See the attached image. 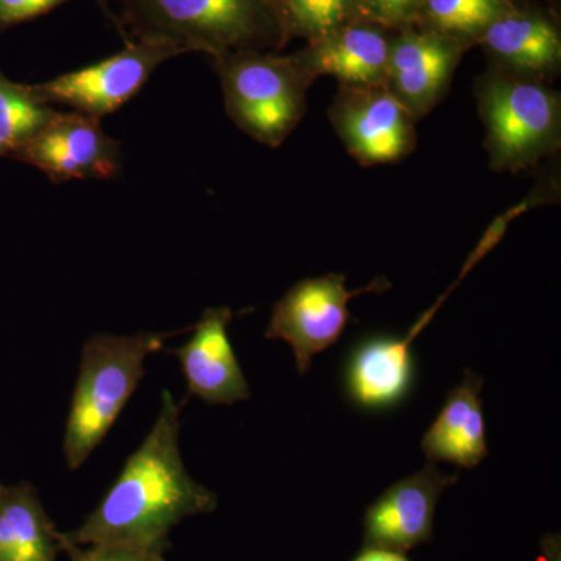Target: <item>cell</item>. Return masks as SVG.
<instances>
[{"label":"cell","mask_w":561,"mask_h":561,"mask_svg":"<svg viewBox=\"0 0 561 561\" xmlns=\"http://www.w3.org/2000/svg\"><path fill=\"white\" fill-rule=\"evenodd\" d=\"M180 411L171 391H162L160 413L146 440L87 522L62 534L66 540L164 549L176 524L217 507L216 494L195 482L181 459Z\"/></svg>","instance_id":"1"},{"label":"cell","mask_w":561,"mask_h":561,"mask_svg":"<svg viewBox=\"0 0 561 561\" xmlns=\"http://www.w3.org/2000/svg\"><path fill=\"white\" fill-rule=\"evenodd\" d=\"M136 39L168 44L179 54L210 57L283 46L265 0H117Z\"/></svg>","instance_id":"2"},{"label":"cell","mask_w":561,"mask_h":561,"mask_svg":"<svg viewBox=\"0 0 561 561\" xmlns=\"http://www.w3.org/2000/svg\"><path fill=\"white\" fill-rule=\"evenodd\" d=\"M165 334L92 335L81 350L79 378L66 423L65 459L79 470L119 419L144 378V364Z\"/></svg>","instance_id":"3"},{"label":"cell","mask_w":561,"mask_h":561,"mask_svg":"<svg viewBox=\"0 0 561 561\" xmlns=\"http://www.w3.org/2000/svg\"><path fill=\"white\" fill-rule=\"evenodd\" d=\"M476 98L493 171H524L560 149V95L545 81L491 66L476 81Z\"/></svg>","instance_id":"4"},{"label":"cell","mask_w":561,"mask_h":561,"mask_svg":"<svg viewBox=\"0 0 561 561\" xmlns=\"http://www.w3.org/2000/svg\"><path fill=\"white\" fill-rule=\"evenodd\" d=\"M228 117L243 133L276 149L300 124L313 83L291 55L238 50L214 57Z\"/></svg>","instance_id":"5"},{"label":"cell","mask_w":561,"mask_h":561,"mask_svg":"<svg viewBox=\"0 0 561 561\" xmlns=\"http://www.w3.org/2000/svg\"><path fill=\"white\" fill-rule=\"evenodd\" d=\"M389 289L382 276L359 290L346 289V276L337 273L298 280L273 306L265 337L289 343L298 373L306 375L313 356L341 339L351 320V298Z\"/></svg>","instance_id":"6"},{"label":"cell","mask_w":561,"mask_h":561,"mask_svg":"<svg viewBox=\"0 0 561 561\" xmlns=\"http://www.w3.org/2000/svg\"><path fill=\"white\" fill-rule=\"evenodd\" d=\"M180 55L158 41L136 39L119 54L44 83L33 84L44 102L62 105L94 119L113 114L130 102L162 62Z\"/></svg>","instance_id":"7"},{"label":"cell","mask_w":561,"mask_h":561,"mask_svg":"<svg viewBox=\"0 0 561 561\" xmlns=\"http://www.w3.org/2000/svg\"><path fill=\"white\" fill-rule=\"evenodd\" d=\"M330 119L351 157L364 165L400 161L416 146V121L383 84H341Z\"/></svg>","instance_id":"8"},{"label":"cell","mask_w":561,"mask_h":561,"mask_svg":"<svg viewBox=\"0 0 561 561\" xmlns=\"http://www.w3.org/2000/svg\"><path fill=\"white\" fill-rule=\"evenodd\" d=\"M11 160L39 169L54 183L113 180L121 171V146L103 131L101 121L77 111H58Z\"/></svg>","instance_id":"9"},{"label":"cell","mask_w":561,"mask_h":561,"mask_svg":"<svg viewBox=\"0 0 561 561\" xmlns=\"http://www.w3.org/2000/svg\"><path fill=\"white\" fill-rule=\"evenodd\" d=\"M470 47L463 41L419 25L393 31L386 88L419 121L442 101Z\"/></svg>","instance_id":"10"},{"label":"cell","mask_w":561,"mask_h":561,"mask_svg":"<svg viewBox=\"0 0 561 561\" xmlns=\"http://www.w3.org/2000/svg\"><path fill=\"white\" fill-rule=\"evenodd\" d=\"M459 481L440 471L437 463L393 483L365 513V538L376 548L404 552L430 541L435 505L443 491Z\"/></svg>","instance_id":"11"},{"label":"cell","mask_w":561,"mask_h":561,"mask_svg":"<svg viewBox=\"0 0 561 561\" xmlns=\"http://www.w3.org/2000/svg\"><path fill=\"white\" fill-rule=\"evenodd\" d=\"M445 297L424 312L404 337L376 335L354 346L346 362L345 387L357 408L386 411L408 397L413 382L412 343L430 324Z\"/></svg>","instance_id":"12"},{"label":"cell","mask_w":561,"mask_h":561,"mask_svg":"<svg viewBox=\"0 0 561 561\" xmlns=\"http://www.w3.org/2000/svg\"><path fill=\"white\" fill-rule=\"evenodd\" d=\"M393 31L376 22H346L291 55L306 76L335 77L341 84H383Z\"/></svg>","instance_id":"13"},{"label":"cell","mask_w":561,"mask_h":561,"mask_svg":"<svg viewBox=\"0 0 561 561\" xmlns=\"http://www.w3.org/2000/svg\"><path fill=\"white\" fill-rule=\"evenodd\" d=\"M231 319V309H206L190 341L173 351L187 391L208 404H234L250 398L249 382L228 337Z\"/></svg>","instance_id":"14"},{"label":"cell","mask_w":561,"mask_h":561,"mask_svg":"<svg viewBox=\"0 0 561 561\" xmlns=\"http://www.w3.org/2000/svg\"><path fill=\"white\" fill-rule=\"evenodd\" d=\"M478 44L494 68L545 81L559 72V25L542 11L507 7L483 31Z\"/></svg>","instance_id":"15"},{"label":"cell","mask_w":561,"mask_h":561,"mask_svg":"<svg viewBox=\"0 0 561 561\" xmlns=\"http://www.w3.org/2000/svg\"><path fill=\"white\" fill-rule=\"evenodd\" d=\"M483 378L465 371L459 386L446 397L437 419L421 438V449L427 461L456 465L471 470L489 456L481 391Z\"/></svg>","instance_id":"16"},{"label":"cell","mask_w":561,"mask_h":561,"mask_svg":"<svg viewBox=\"0 0 561 561\" xmlns=\"http://www.w3.org/2000/svg\"><path fill=\"white\" fill-rule=\"evenodd\" d=\"M61 551L55 530L31 483L0 490V561H55Z\"/></svg>","instance_id":"17"},{"label":"cell","mask_w":561,"mask_h":561,"mask_svg":"<svg viewBox=\"0 0 561 561\" xmlns=\"http://www.w3.org/2000/svg\"><path fill=\"white\" fill-rule=\"evenodd\" d=\"M57 113L33 84L16 83L0 70V158H13Z\"/></svg>","instance_id":"18"},{"label":"cell","mask_w":561,"mask_h":561,"mask_svg":"<svg viewBox=\"0 0 561 561\" xmlns=\"http://www.w3.org/2000/svg\"><path fill=\"white\" fill-rule=\"evenodd\" d=\"M278 22L284 43L291 38L311 43L346 22L357 20V0H265Z\"/></svg>","instance_id":"19"},{"label":"cell","mask_w":561,"mask_h":561,"mask_svg":"<svg viewBox=\"0 0 561 561\" xmlns=\"http://www.w3.org/2000/svg\"><path fill=\"white\" fill-rule=\"evenodd\" d=\"M512 0H423L416 24L476 46Z\"/></svg>","instance_id":"20"},{"label":"cell","mask_w":561,"mask_h":561,"mask_svg":"<svg viewBox=\"0 0 561 561\" xmlns=\"http://www.w3.org/2000/svg\"><path fill=\"white\" fill-rule=\"evenodd\" d=\"M423 0H357L359 18L390 31L415 25Z\"/></svg>","instance_id":"21"},{"label":"cell","mask_w":561,"mask_h":561,"mask_svg":"<svg viewBox=\"0 0 561 561\" xmlns=\"http://www.w3.org/2000/svg\"><path fill=\"white\" fill-rule=\"evenodd\" d=\"M61 551L69 553L70 561H164V549L138 548L125 545H72L60 534Z\"/></svg>","instance_id":"22"},{"label":"cell","mask_w":561,"mask_h":561,"mask_svg":"<svg viewBox=\"0 0 561 561\" xmlns=\"http://www.w3.org/2000/svg\"><path fill=\"white\" fill-rule=\"evenodd\" d=\"M69 0H0V32L35 20Z\"/></svg>","instance_id":"23"},{"label":"cell","mask_w":561,"mask_h":561,"mask_svg":"<svg viewBox=\"0 0 561 561\" xmlns=\"http://www.w3.org/2000/svg\"><path fill=\"white\" fill-rule=\"evenodd\" d=\"M353 561H409L402 556V552L391 551V549L376 548V546H371V548L365 549L362 551L359 556L356 557Z\"/></svg>","instance_id":"24"},{"label":"cell","mask_w":561,"mask_h":561,"mask_svg":"<svg viewBox=\"0 0 561 561\" xmlns=\"http://www.w3.org/2000/svg\"><path fill=\"white\" fill-rule=\"evenodd\" d=\"M2 489H3V485H0V490H2Z\"/></svg>","instance_id":"25"},{"label":"cell","mask_w":561,"mask_h":561,"mask_svg":"<svg viewBox=\"0 0 561 561\" xmlns=\"http://www.w3.org/2000/svg\"><path fill=\"white\" fill-rule=\"evenodd\" d=\"M101 2H102V0H101Z\"/></svg>","instance_id":"26"}]
</instances>
